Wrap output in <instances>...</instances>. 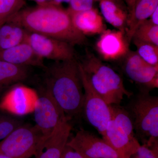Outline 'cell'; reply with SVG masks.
<instances>
[{"instance_id":"34","label":"cell","mask_w":158,"mask_h":158,"mask_svg":"<svg viewBox=\"0 0 158 158\" xmlns=\"http://www.w3.org/2000/svg\"><path fill=\"white\" fill-rule=\"evenodd\" d=\"M94 1H100L101 0H94Z\"/></svg>"},{"instance_id":"8","label":"cell","mask_w":158,"mask_h":158,"mask_svg":"<svg viewBox=\"0 0 158 158\" xmlns=\"http://www.w3.org/2000/svg\"><path fill=\"white\" fill-rule=\"evenodd\" d=\"M36 98L34 107L35 125L46 138L61 122L70 119L65 116L44 85L38 88Z\"/></svg>"},{"instance_id":"3","label":"cell","mask_w":158,"mask_h":158,"mask_svg":"<svg viewBox=\"0 0 158 158\" xmlns=\"http://www.w3.org/2000/svg\"><path fill=\"white\" fill-rule=\"evenodd\" d=\"M136 138L158 154V97L144 89L130 101L127 110Z\"/></svg>"},{"instance_id":"9","label":"cell","mask_w":158,"mask_h":158,"mask_svg":"<svg viewBox=\"0 0 158 158\" xmlns=\"http://www.w3.org/2000/svg\"><path fill=\"white\" fill-rule=\"evenodd\" d=\"M24 42L43 59L58 62L75 58L73 46L59 40L27 31Z\"/></svg>"},{"instance_id":"31","label":"cell","mask_w":158,"mask_h":158,"mask_svg":"<svg viewBox=\"0 0 158 158\" xmlns=\"http://www.w3.org/2000/svg\"><path fill=\"white\" fill-rule=\"evenodd\" d=\"M70 0H53L52 4H55V5H59L60 3L62 2L69 3Z\"/></svg>"},{"instance_id":"6","label":"cell","mask_w":158,"mask_h":158,"mask_svg":"<svg viewBox=\"0 0 158 158\" xmlns=\"http://www.w3.org/2000/svg\"><path fill=\"white\" fill-rule=\"evenodd\" d=\"M44 138L35 125L24 123L0 141V153L11 158H30Z\"/></svg>"},{"instance_id":"12","label":"cell","mask_w":158,"mask_h":158,"mask_svg":"<svg viewBox=\"0 0 158 158\" xmlns=\"http://www.w3.org/2000/svg\"><path fill=\"white\" fill-rule=\"evenodd\" d=\"M97 41V51L106 61L124 58L128 52L129 44L124 32L119 30H106Z\"/></svg>"},{"instance_id":"29","label":"cell","mask_w":158,"mask_h":158,"mask_svg":"<svg viewBox=\"0 0 158 158\" xmlns=\"http://www.w3.org/2000/svg\"><path fill=\"white\" fill-rule=\"evenodd\" d=\"M109 1L113 2V3H115L116 5L119 6L122 9H123L124 11H127L128 12L127 7L123 0H109Z\"/></svg>"},{"instance_id":"4","label":"cell","mask_w":158,"mask_h":158,"mask_svg":"<svg viewBox=\"0 0 158 158\" xmlns=\"http://www.w3.org/2000/svg\"><path fill=\"white\" fill-rule=\"evenodd\" d=\"M80 62L92 87L108 105H120L124 96H132L120 76L93 54L88 53Z\"/></svg>"},{"instance_id":"7","label":"cell","mask_w":158,"mask_h":158,"mask_svg":"<svg viewBox=\"0 0 158 158\" xmlns=\"http://www.w3.org/2000/svg\"><path fill=\"white\" fill-rule=\"evenodd\" d=\"M79 65L84 88L82 113L88 122L103 137L112 118L110 105L92 87L80 62Z\"/></svg>"},{"instance_id":"25","label":"cell","mask_w":158,"mask_h":158,"mask_svg":"<svg viewBox=\"0 0 158 158\" xmlns=\"http://www.w3.org/2000/svg\"><path fill=\"white\" fill-rule=\"evenodd\" d=\"M130 158H158V155L145 145H141L139 149Z\"/></svg>"},{"instance_id":"5","label":"cell","mask_w":158,"mask_h":158,"mask_svg":"<svg viewBox=\"0 0 158 158\" xmlns=\"http://www.w3.org/2000/svg\"><path fill=\"white\" fill-rule=\"evenodd\" d=\"M112 118L102 138L120 158H130L141 146L136 138L132 120L126 109L120 105H110Z\"/></svg>"},{"instance_id":"24","label":"cell","mask_w":158,"mask_h":158,"mask_svg":"<svg viewBox=\"0 0 158 158\" xmlns=\"http://www.w3.org/2000/svg\"><path fill=\"white\" fill-rule=\"evenodd\" d=\"M94 0H70V7L67 11L70 12H80L93 9Z\"/></svg>"},{"instance_id":"35","label":"cell","mask_w":158,"mask_h":158,"mask_svg":"<svg viewBox=\"0 0 158 158\" xmlns=\"http://www.w3.org/2000/svg\"><path fill=\"white\" fill-rule=\"evenodd\" d=\"M138 1H139V0H137V2H136V3H137V2H138Z\"/></svg>"},{"instance_id":"11","label":"cell","mask_w":158,"mask_h":158,"mask_svg":"<svg viewBox=\"0 0 158 158\" xmlns=\"http://www.w3.org/2000/svg\"><path fill=\"white\" fill-rule=\"evenodd\" d=\"M123 58V68L131 80L148 90L158 88V65L148 64L133 51H129Z\"/></svg>"},{"instance_id":"13","label":"cell","mask_w":158,"mask_h":158,"mask_svg":"<svg viewBox=\"0 0 158 158\" xmlns=\"http://www.w3.org/2000/svg\"><path fill=\"white\" fill-rule=\"evenodd\" d=\"M69 120L61 122L50 135L42 140L34 155L35 158H61L72 130Z\"/></svg>"},{"instance_id":"32","label":"cell","mask_w":158,"mask_h":158,"mask_svg":"<svg viewBox=\"0 0 158 158\" xmlns=\"http://www.w3.org/2000/svg\"><path fill=\"white\" fill-rule=\"evenodd\" d=\"M6 89L7 88H0V100L4 95V92H5Z\"/></svg>"},{"instance_id":"10","label":"cell","mask_w":158,"mask_h":158,"mask_svg":"<svg viewBox=\"0 0 158 158\" xmlns=\"http://www.w3.org/2000/svg\"><path fill=\"white\" fill-rule=\"evenodd\" d=\"M83 158H120L102 138L85 130L79 131L67 143Z\"/></svg>"},{"instance_id":"20","label":"cell","mask_w":158,"mask_h":158,"mask_svg":"<svg viewBox=\"0 0 158 158\" xmlns=\"http://www.w3.org/2000/svg\"><path fill=\"white\" fill-rule=\"evenodd\" d=\"M148 43L158 46V26L146 20L138 26L132 39Z\"/></svg>"},{"instance_id":"28","label":"cell","mask_w":158,"mask_h":158,"mask_svg":"<svg viewBox=\"0 0 158 158\" xmlns=\"http://www.w3.org/2000/svg\"><path fill=\"white\" fill-rule=\"evenodd\" d=\"M150 17L151 22L155 25L158 26V7L154 11Z\"/></svg>"},{"instance_id":"2","label":"cell","mask_w":158,"mask_h":158,"mask_svg":"<svg viewBox=\"0 0 158 158\" xmlns=\"http://www.w3.org/2000/svg\"><path fill=\"white\" fill-rule=\"evenodd\" d=\"M45 85L65 116L71 119L83 112L84 88L79 62H54L44 69Z\"/></svg>"},{"instance_id":"16","label":"cell","mask_w":158,"mask_h":158,"mask_svg":"<svg viewBox=\"0 0 158 158\" xmlns=\"http://www.w3.org/2000/svg\"><path fill=\"white\" fill-rule=\"evenodd\" d=\"M158 7V0H139L132 11L128 15L126 36L131 42L133 35L140 24L150 17Z\"/></svg>"},{"instance_id":"26","label":"cell","mask_w":158,"mask_h":158,"mask_svg":"<svg viewBox=\"0 0 158 158\" xmlns=\"http://www.w3.org/2000/svg\"><path fill=\"white\" fill-rule=\"evenodd\" d=\"M61 158H83L80 154L66 144Z\"/></svg>"},{"instance_id":"22","label":"cell","mask_w":158,"mask_h":158,"mask_svg":"<svg viewBox=\"0 0 158 158\" xmlns=\"http://www.w3.org/2000/svg\"><path fill=\"white\" fill-rule=\"evenodd\" d=\"M24 3V0H0V24L19 11Z\"/></svg>"},{"instance_id":"19","label":"cell","mask_w":158,"mask_h":158,"mask_svg":"<svg viewBox=\"0 0 158 158\" xmlns=\"http://www.w3.org/2000/svg\"><path fill=\"white\" fill-rule=\"evenodd\" d=\"M100 8L102 14L108 23L126 34L128 13L109 0H101Z\"/></svg>"},{"instance_id":"17","label":"cell","mask_w":158,"mask_h":158,"mask_svg":"<svg viewBox=\"0 0 158 158\" xmlns=\"http://www.w3.org/2000/svg\"><path fill=\"white\" fill-rule=\"evenodd\" d=\"M31 67L0 60V88H8L25 81L31 75Z\"/></svg>"},{"instance_id":"27","label":"cell","mask_w":158,"mask_h":158,"mask_svg":"<svg viewBox=\"0 0 158 158\" xmlns=\"http://www.w3.org/2000/svg\"><path fill=\"white\" fill-rule=\"evenodd\" d=\"M127 7L128 15L132 11L135 5L137 0H123Z\"/></svg>"},{"instance_id":"15","label":"cell","mask_w":158,"mask_h":158,"mask_svg":"<svg viewBox=\"0 0 158 158\" xmlns=\"http://www.w3.org/2000/svg\"><path fill=\"white\" fill-rule=\"evenodd\" d=\"M68 12L74 26L85 36L102 34L106 30L102 16L96 9L93 8L80 12Z\"/></svg>"},{"instance_id":"33","label":"cell","mask_w":158,"mask_h":158,"mask_svg":"<svg viewBox=\"0 0 158 158\" xmlns=\"http://www.w3.org/2000/svg\"><path fill=\"white\" fill-rule=\"evenodd\" d=\"M0 158H11L8 156L3 154L0 153Z\"/></svg>"},{"instance_id":"23","label":"cell","mask_w":158,"mask_h":158,"mask_svg":"<svg viewBox=\"0 0 158 158\" xmlns=\"http://www.w3.org/2000/svg\"><path fill=\"white\" fill-rule=\"evenodd\" d=\"M24 123L22 119L0 112V141Z\"/></svg>"},{"instance_id":"21","label":"cell","mask_w":158,"mask_h":158,"mask_svg":"<svg viewBox=\"0 0 158 158\" xmlns=\"http://www.w3.org/2000/svg\"><path fill=\"white\" fill-rule=\"evenodd\" d=\"M137 48V54L144 61L152 65H158V46L133 39Z\"/></svg>"},{"instance_id":"18","label":"cell","mask_w":158,"mask_h":158,"mask_svg":"<svg viewBox=\"0 0 158 158\" xmlns=\"http://www.w3.org/2000/svg\"><path fill=\"white\" fill-rule=\"evenodd\" d=\"M27 32L21 26L11 22L0 24V51L24 42Z\"/></svg>"},{"instance_id":"14","label":"cell","mask_w":158,"mask_h":158,"mask_svg":"<svg viewBox=\"0 0 158 158\" xmlns=\"http://www.w3.org/2000/svg\"><path fill=\"white\" fill-rule=\"evenodd\" d=\"M0 60L15 65L39 67L44 69L46 67L44 59L39 56L31 46L26 42L0 51Z\"/></svg>"},{"instance_id":"30","label":"cell","mask_w":158,"mask_h":158,"mask_svg":"<svg viewBox=\"0 0 158 158\" xmlns=\"http://www.w3.org/2000/svg\"><path fill=\"white\" fill-rule=\"evenodd\" d=\"M38 5H44L50 4L52 2L53 0H34Z\"/></svg>"},{"instance_id":"1","label":"cell","mask_w":158,"mask_h":158,"mask_svg":"<svg viewBox=\"0 0 158 158\" xmlns=\"http://www.w3.org/2000/svg\"><path fill=\"white\" fill-rule=\"evenodd\" d=\"M21 26L26 31L67 43L83 45L87 37L75 27L67 10L59 5L46 4L20 10L8 21Z\"/></svg>"}]
</instances>
